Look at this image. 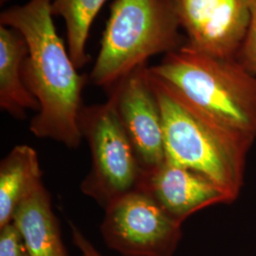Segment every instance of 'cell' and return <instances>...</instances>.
<instances>
[{"label": "cell", "instance_id": "cell-4", "mask_svg": "<svg viewBox=\"0 0 256 256\" xmlns=\"http://www.w3.org/2000/svg\"><path fill=\"white\" fill-rule=\"evenodd\" d=\"M180 25L169 0H115L90 79L110 90L156 54L178 48Z\"/></svg>", "mask_w": 256, "mask_h": 256}, {"label": "cell", "instance_id": "cell-17", "mask_svg": "<svg viewBox=\"0 0 256 256\" xmlns=\"http://www.w3.org/2000/svg\"></svg>", "mask_w": 256, "mask_h": 256}, {"label": "cell", "instance_id": "cell-9", "mask_svg": "<svg viewBox=\"0 0 256 256\" xmlns=\"http://www.w3.org/2000/svg\"><path fill=\"white\" fill-rule=\"evenodd\" d=\"M137 190L180 224L198 210L232 203L229 196L208 178L166 160L149 171H142Z\"/></svg>", "mask_w": 256, "mask_h": 256}, {"label": "cell", "instance_id": "cell-14", "mask_svg": "<svg viewBox=\"0 0 256 256\" xmlns=\"http://www.w3.org/2000/svg\"><path fill=\"white\" fill-rule=\"evenodd\" d=\"M250 27L247 38L238 55V60L250 72L256 75V0H247Z\"/></svg>", "mask_w": 256, "mask_h": 256}, {"label": "cell", "instance_id": "cell-11", "mask_svg": "<svg viewBox=\"0 0 256 256\" xmlns=\"http://www.w3.org/2000/svg\"><path fill=\"white\" fill-rule=\"evenodd\" d=\"M27 55V42L21 34L0 25V108L18 120L26 117L27 110L40 108L23 80L22 66Z\"/></svg>", "mask_w": 256, "mask_h": 256}, {"label": "cell", "instance_id": "cell-10", "mask_svg": "<svg viewBox=\"0 0 256 256\" xmlns=\"http://www.w3.org/2000/svg\"><path fill=\"white\" fill-rule=\"evenodd\" d=\"M12 222L18 230L30 256H68L44 183L19 204Z\"/></svg>", "mask_w": 256, "mask_h": 256}, {"label": "cell", "instance_id": "cell-5", "mask_svg": "<svg viewBox=\"0 0 256 256\" xmlns=\"http://www.w3.org/2000/svg\"><path fill=\"white\" fill-rule=\"evenodd\" d=\"M79 126L92 154V167L80 189L104 210L120 196L137 190L142 169L112 95L104 104L82 106Z\"/></svg>", "mask_w": 256, "mask_h": 256}, {"label": "cell", "instance_id": "cell-8", "mask_svg": "<svg viewBox=\"0 0 256 256\" xmlns=\"http://www.w3.org/2000/svg\"><path fill=\"white\" fill-rule=\"evenodd\" d=\"M148 68L138 66L108 90L142 171L165 160L162 115Z\"/></svg>", "mask_w": 256, "mask_h": 256}, {"label": "cell", "instance_id": "cell-1", "mask_svg": "<svg viewBox=\"0 0 256 256\" xmlns=\"http://www.w3.org/2000/svg\"><path fill=\"white\" fill-rule=\"evenodd\" d=\"M50 4L52 0H30L10 8L1 14L0 25L14 28L27 42L23 80L40 106L30 131L39 138L78 148L82 140L79 117L86 76L77 72L57 34Z\"/></svg>", "mask_w": 256, "mask_h": 256}, {"label": "cell", "instance_id": "cell-13", "mask_svg": "<svg viewBox=\"0 0 256 256\" xmlns=\"http://www.w3.org/2000/svg\"><path fill=\"white\" fill-rule=\"evenodd\" d=\"M106 0H52V14L66 22L68 54L77 70L90 62L86 52L92 22Z\"/></svg>", "mask_w": 256, "mask_h": 256}, {"label": "cell", "instance_id": "cell-16", "mask_svg": "<svg viewBox=\"0 0 256 256\" xmlns=\"http://www.w3.org/2000/svg\"><path fill=\"white\" fill-rule=\"evenodd\" d=\"M70 227L74 245L79 248L82 256H102L99 250L92 245V242L88 238L84 236V234L78 227H76L72 222H70Z\"/></svg>", "mask_w": 256, "mask_h": 256}, {"label": "cell", "instance_id": "cell-2", "mask_svg": "<svg viewBox=\"0 0 256 256\" xmlns=\"http://www.w3.org/2000/svg\"><path fill=\"white\" fill-rule=\"evenodd\" d=\"M149 72L216 126L256 140V75L238 58H218L182 45Z\"/></svg>", "mask_w": 256, "mask_h": 256}, {"label": "cell", "instance_id": "cell-6", "mask_svg": "<svg viewBox=\"0 0 256 256\" xmlns=\"http://www.w3.org/2000/svg\"><path fill=\"white\" fill-rule=\"evenodd\" d=\"M172 220L144 192L134 190L104 209L102 238L122 256H173L182 238Z\"/></svg>", "mask_w": 256, "mask_h": 256}, {"label": "cell", "instance_id": "cell-15", "mask_svg": "<svg viewBox=\"0 0 256 256\" xmlns=\"http://www.w3.org/2000/svg\"><path fill=\"white\" fill-rule=\"evenodd\" d=\"M0 256H30L12 222L0 228Z\"/></svg>", "mask_w": 256, "mask_h": 256}, {"label": "cell", "instance_id": "cell-3", "mask_svg": "<svg viewBox=\"0 0 256 256\" xmlns=\"http://www.w3.org/2000/svg\"><path fill=\"white\" fill-rule=\"evenodd\" d=\"M149 77L162 115L165 160L208 178L234 202L252 142L210 122L164 82Z\"/></svg>", "mask_w": 256, "mask_h": 256}, {"label": "cell", "instance_id": "cell-12", "mask_svg": "<svg viewBox=\"0 0 256 256\" xmlns=\"http://www.w3.org/2000/svg\"><path fill=\"white\" fill-rule=\"evenodd\" d=\"M36 151L27 144L14 147L0 164V228L12 223L19 204L43 183Z\"/></svg>", "mask_w": 256, "mask_h": 256}, {"label": "cell", "instance_id": "cell-7", "mask_svg": "<svg viewBox=\"0 0 256 256\" xmlns=\"http://www.w3.org/2000/svg\"><path fill=\"white\" fill-rule=\"evenodd\" d=\"M186 45L218 58H238L250 27L247 0H169Z\"/></svg>", "mask_w": 256, "mask_h": 256}]
</instances>
